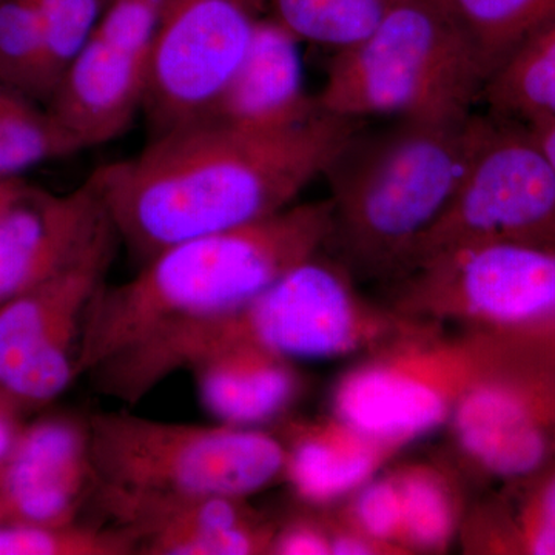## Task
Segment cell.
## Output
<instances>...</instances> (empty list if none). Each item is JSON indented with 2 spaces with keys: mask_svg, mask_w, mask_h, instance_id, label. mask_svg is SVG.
I'll use <instances>...</instances> for the list:
<instances>
[{
  "mask_svg": "<svg viewBox=\"0 0 555 555\" xmlns=\"http://www.w3.org/2000/svg\"><path fill=\"white\" fill-rule=\"evenodd\" d=\"M82 152L40 102L0 79V178Z\"/></svg>",
  "mask_w": 555,
  "mask_h": 555,
  "instance_id": "cell-23",
  "label": "cell"
},
{
  "mask_svg": "<svg viewBox=\"0 0 555 555\" xmlns=\"http://www.w3.org/2000/svg\"><path fill=\"white\" fill-rule=\"evenodd\" d=\"M396 283L390 306L403 315L465 331L555 337V247L455 248Z\"/></svg>",
  "mask_w": 555,
  "mask_h": 555,
  "instance_id": "cell-8",
  "label": "cell"
},
{
  "mask_svg": "<svg viewBox=\"0 0 555 555\" xmlns=\"http://www.w3.org/2000/svg\"><path fill=\"white\" fill-rule=\"evenodd\" d=\"M477 332L483 358L448 426L467 465L511 483L555 460V337Z\"/></svg>",
  "mask_w": 555,
  "mask_h": 555,
  "instance_id": "cell-7",
  "label": "cell"
},
{
  "mask_svg": "<svg viewBox=\"0 0 555 555\" xmlns=\"http://www.w3.org/2000/svg\"><path fill=\"white\" fill-rule=\"evenodd\" d=\"M537 141L545 150L547 158L551 159L555 169V120L543 124V126L532 127Z\"/></svg>",
  "mask_w": 555,
  "mask_h": 555,
  "instance_id": "cell-33",
  "label": "cell"
},
{
  "mask_svg": "<svg viewBox=\"0 0 555 555\" xmlns=\"http://www.w3.org/2000/svg\"><path fill=\"white\" fill-rule=\"evenodd\" d=\"M21 415V409L0 393V465L5 462L24 427Z\"/></svg>",
  "mask_w": 555,
  "mask_h": 555,
  "instance_id": "cell-32",
  "label": "cell"
},
{
  "mask_svg": "<svg viewBox=\"0 0 555 555\" xmlns=\"http://www.w3.org/2000/svg\"><path fill=\"white\" fill-rule=\"evenodd\" d=\"M281 438L284 480L299 500L317 507L345 502L400 451L334 414L292 423Z\"/></svg>",
  "mask_w": 555,
  "mask_h": 555,
  "instance_id": "cell-18",
  "label": "cell"
},
{
  "mask_svg": "<svg viewBox=\"0 0 555 555\" xmlns=\"http://www.w3.org/2000/svg\"><path fill=\"white\" fill-rule=\"evenodd\" d=\"M204 408L219 423L257 427L284 414L301 392L294 361L254 345L211 350L190 364Z\"/></svg>",
  "mask_w": 555,
  "mask_h": 555,
  "instance_id": "cell-19",
  "label": "cell"
},
{
  "mask_svg": "<svg viewBox=\"0 0 555 555\" xmlns=\"http://www.w3.org/2000/svg\"><path fill=\"white\" fill-rule=\"evenodd\" d=\"M0 79L46 105L42 25L36 0H0Z\"/></svg>",
  "mask_w": 555,
  "mask_h": 555,
  "instance_id": "cell-27",
  "label": "cell"
},
{
  "mask_svg": "<svg viewBox=\"0 0 555 555\" xmlns=\"http://www.w3.org/2000/svg\"><path fill=\"white\" fill-rule=\"evenodd\" d=\"M118 241L112 225L68 268L0 306V393L22 412L50 403L78 378L87 312Z\"/></svg>",
  "mask_w": 555,
  "mask_h": 555,
  "instance_id": "cell-12",
  "label": "cell"
},
{
  "mask_svg": "<svg viewBox=\"0 0 555 555\" xmlns=\"http://www.w3.org/2000/svg\"><path fill=\"white\" fill-rule=\"evenodd\" d=\"M337 516L361 534L387 547L392 555L403 547V506L396 470L377 474L345 500Z\"/></svg>",
  "mask_w": 555,
  "mask_h": 555,
  "instance_id": "cell-29",
  "label": "cell"
},
{
  "mask_svg": "<svg viewBox=\"0 0 555 555\" xmlns=\"http://www.w3.org/2000/svg\"><path fill=\"white\" fill-rule=\"evenodd\" d=\"M301 40L272 14L259 22L238 72L207 118L258 130L297 126L320 112L302 76Z\"/></svg>",
  "mask_w": 555,
  "mask_h": 555,
  "instance_id": "cell-17",
  "label": "cell"
},
{
  "mask_svg": "<svg viewBox=\"0 0 555 555\" xmlns=\"http://www.w3.org/2000/svg\"><path fill=\"white\" fill-rule=\"evenodd\" d=\"M403 0H270L269 13L301 42L338 51L371 35Z\"/></svg>",
  "mask_w": 555,
  "mask_h": 555,
  "instance_id": "cell-24",
  "label": "cell"
},
{
  "mask_svg": "<svg viewBox=\"0 0 555 555\" xmlns=\"http://www.w3.org/2000/svg\"><path fill=\"white\" fill-rule=\"evenodd\" d=\"M481 100L491 115L529 129L555 120V20L495 69Z\"/></svg>",
  "mask_w": 555,
  "mask_h": 555,
  "instance_id": "cell-21",
  "label": "cell"
},
{
  "mask_svg": "<svg viewBox=\"0 0 555 555\" xmlns=\"http://www.w3.org/2000/svg\"><path fill=\"white\" fill-rule=\"evenodd\" d=\"M403 506L406 554L444 553L460 534L466 516L462 486L444 463H411L397 467Z\"/></svg>",
  "mask_w": 555,
  "mask_h": 555,
  "instance_id": "cell-20",
  "label": "cell"
},
{
  "mask_svg": "<svg viewBox=\"0 0 555 555\" xmlns=\"http://www.w3.org/2000/svg\"><path fill=\"white\" fill-rule=\"evenodd\" d=\"M505 488L491 502L506 555H555V460Z\"/></svg>",
  "mask_w": 555,
  "mask_h": 555,
  "instance_id": "cell-25",
  "label": "cell"
},
{
  "mask_svg": "<svg viewBox=\"0 0 555 555\" xmlns=\"http://www.w3.org/2000/svg\"><path fill=\"white\" fill-rule=\"evenodd\" d=\"M22 178H0V206L5 203Z\"/></svg>",
  "mask_w": 555,
  "mask_h": 555,
  "instance_id": "cell-34",
  "label": "cell"
},
{
  "mask_svg": "<svg viewBox=\"0 0 555 555\" xmlns=\"http://www.w3.org/2000/svg\"><path fill=\"white\" fill-rule=\"evenodd\" d=\"M361 126L321 108L280 130L203 118L150 138L133 158L93 175L116 235L144 262L291 207Z\"/></svg>",
  "mask_w": 555,
  "mask_h": 555,
  "instance_id": "cell-1",
  "label": "cell"
},
{
  "mask_svg": "<svg viewBox=\"0 0 555 555\" xmlns=\"http://www.w3.org/2000/svg\"><path fill=\"white\" fill-rule=\"evenodd\" d=\"M272 555H332L326 518L301 514L276 525Z\"/></svg>",
  "mask_w": 555,
  "mask_h": 555,
  "instance_id": "cell-30",
  "label": "cell"
},
{
  "mask_svg": "<svg viewBox=\"0 0 555 555\" xmlns=\"http://www.w3.org/2000/svg\"><path fill=\"white\" fill-rule=\"evenodd\" d=\"M476 53L486 82L526 40L555 20V0H440Z\"/></svg>",
  "mask_w": 555,
  "mask_h": 555,
  "instance_id": "cell-22",
  "label": "cell"
},
{
  "mask_svg": "<svg viewBox=\"0 0 555 555\" xmlns=\"http://www.w3.org/2000/svg\"><path fill=\"white\" fill-rule=\"evenodd\" d=\"M115 0H36L43 38L46 102Z\"/></svg>",
  "mask_w": 555,
  "mask_h": 555,
  "instance_id": "cell-28",
  "label": "cell"
},
{
  "mask_svg": "<svg viewBox=\"0 0 555 555\" xmlns=\"http://www.w3.org/2000/svg\"><path fill=\"white\" fill-rule=\"evenodd\" d=\"M429 323L369 301L337 259L318 254L238 308L167 328L153 341V353L170 374L241 343L291 361L332 360L367 356Z\"/></svg>",
  "mask_w": 555,
  "mask_h": 555,
  "instance_id": "cell-4",
  "label": "cell"
},
{
  "mask_svg": "<svg viewBox=\"0 0 555 555\" xmlns=\"http://www.w3.org/2000/svg\"><path fill=\"white\" fill-rule=\"evenodd\" d=\"M138 550V537L122 526L0 524V555H129Z\"/></svg>",
  "mask_w": 555,
  "mask_h": 555,
  "instance_id": "cell-26",
  "label": "cell"
},
{
  "mask_svg": "<svg viewBox=\"0 0 555 555\" xmlns=\"http://www.w3.org/2000/svg\"><path fill=\"white\" fill-rule=\"evenodd\" d=\"M90 488L94 480L89 420H38L22 427L0 465V524H76Z\"/></svg>",
  "mask_w": 555,
  "mask_h": 555,
  "instance_id": "cell-15",
  "label": "cell"
},
{
  "mask_svg": "<svg viewBox=\"0 0 555 555\" xmlns=\"http://www.w3.org/2000/svg\"><path fill=\"white\" fill-rule=\"evenodd\" d=\"M109 228L93 173L65 193L21 179L0 206V306L68 268Z\"/></svg>",
  "mask_w": 555,
  "mask_h": 555,
  "instance_id": "cell-14",
  "label": "cell"
},
{
  "mask_svg": "<svg viewBox=\"0 0 555 555\" xmlns=\"http://www.w3.org/2000/svg\"><path fill=\"white\" fill-rule=\"evenodd\" d=\"M89 426L101 502L247 499L284 480L283 438L258 427L158 422L126 412L91 415Z\"/></svg>",
  "mask_w": 555,
  "mask_h": 555,
  "instance_id": "cell-6",
  "label": "cell"
},
{
  "mask_svg": "<svg viewBox=\"0 0 555 555\" xmlns=\"http://www.w3.org/2000/svg\"><path fill=\"white\" fill-rule=\"evenodd\" d=\"M270 0H159L147 96L150 138L207 118L246 57Z\"/></svg>",
  "mask_w": 555,
  "mask_h": 555,
  "instance_id": "cell-11",
  "label": "cell"
},
{
  "mask_svg": "<svg viewBox=\"0 0 555 555\" xmlns=\"http://www.w3.org/2000/svg\"><path fill=\"white\" fill-rule=\"evenodd\" d=\"M102 506L138 537V554H270L276 529L240 496L108 500Z\"/></svg>",
  "mask_w": 555,
  "mask_h": 555,
  "instance_id": "cell-16",
  "label": "cell"
},
{
  "mask_svg": "<svg viewBox=\"0 0 555 555\" xmlns=\"http://www.w3.org/2000/svg\"><path fill=\"white\" fill-rule=\"evenodd\" d=\"M483 244L555 247L553 163L534 131L491 113L454 196L416 247L408 273L436 255Z\"/></svg>",
  "mask_w": 555,
  "mask_h": 555,
  "instance_id": "cell-10",
  "label": "cell"
},
{
  "mask_svg": "<svg viewBox=\"0 0 555 555\" xmlns=\"http://www.w3.org/2000/svg\"><path fill=\"white\" fill-rule=\"evenodd\" d=\"M485 116L396 119L350 137L324 173L332 210L326 247L356 280L398 281L443 215Z\"/></svg>",
  "mask_w": 555,
  "mask_h": 555,
  "instance_id": "cell-3",
  "label": "cell"
},
{
  "mask_svg": "<svg viewBox=\"0 0 555 555\" xmlns=\"http://www.w3.org/2000/svg\"><path fill=\"white\" fill-rule=\"evenodd\" d=\"M159 0H115L51 90L46 107L82 150L130 129L147 96Z\"/></svg>",
  "mask_w": 555,
  "mask_h": 555,
  "instance_id": "cell-13",
  "label": "cell"
},
{
  "mask_svg": "<svg viewBox=\"0 0 555 555\" xmlns=\"http://www.w3.org/2000/svg\"><path fill=\"white\" fill-rule=\"evenodd\" d=\"M430 323L379 347L337 383L332 414L369 436L404 448L449 425L480 367L483 335H449Z\"/></svg>",
  "mask_w": 555,
  "mask_h": 555,
  "instance_id": "cell-9",
  "label": "cell"
},
{
  "mask_svg": "<svg viewBox=\"0 0 555 555\" xmlns=\"http://www.w3.org/2000/svg\"><path fill=\"white\" fill-rule=\"evenodd\" d=\"M331 537L332 555H392L387 547L379 545L334 514H324Z\"/></svg>",
  "mask_w": 555,
  "mask_h": 555,
  "instance_id": "cell-31",
  "label": "cell"
},
{
  "mask_svg": "<svg viewBox=\"0 0 555 555\" xmlns=\"http://www.w3.org/2000/svg\"><path fill=\"white\" fill-rule=\"evenodd\" d=\"M328 199L295 203L272 217L173 244L119 286L101 287L83 324L78 375L159 332L250 301L326 248Z\"/></svg>",
  "mask_w": 555,
  "mask_h": 555,
  "instance_id": "cell-2",
  "label": "cell"
},
{
  "mask_svg": "<svg viewBox=\"0 0 555 555\" xmlns=\"http://www.w3.org/2000/svg\"><path fill=\"white\" fill-rule=\"evenodd\" d=\"M486 76L440 0H403L371 35L334 51L318 105L364 120L456 119L481 100Z\"/></svg>",
  "mask_w": 555,
  "mask_h": 555,
  "instance_id": "cell-5",
  "label": "cell"
}]
</instances>
